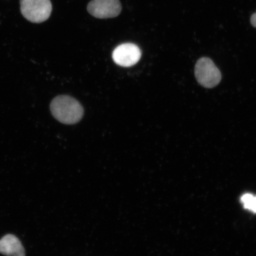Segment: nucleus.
<instances>
[{
  "label": "nucleus",
  "instance_id": "obj_1",
  "mask_svg": "<svg viewBox=\"0 0 256 256\" xmlns=\"http://www.w3.org/2000/svg\"><path fill=\"white\" fill-rule=\"evenodd\" d=\"M50 108L54 117L64 124L78 123L84 114L81 104L69 96L62 95L54 98Z\"/></svg>",
  "mask_w": 256,
  "mask_h": 256
},
{
  "label": "nucleus",
  "instance_id": "obj_2",
  "mask_svg": "<svg viewBox=\"0 0 256 256\" xmlns=\"http://www.w3.org/2000/svg\"><path fill=\"white\" fill-rule=\"evenodd\" d=\"M22 15L34 24H40L50 17L52 4L50 0H20Z\"/></svg>",
  "mask_w": 256,
  "mask_h": 256
},
{
  "label": "nucleus",
  "instance_id": "obj_3",
  "mask_svg": "<svg viewBox=\"0 0 256 256\" xmlns=\"http://www.w3.org/2000/svg\"><path fill=\"white\" fill-rule=\"evenodd\" d=\"M194 74L198 82L206 88H214L219 84L222 76L212 60L201 58L195 66Z\"/></svg>",
  "mask_w": 256,
  "mask_h": 256
},
{
  "label": "nucleus",
  "instance_id": "obj_4",
  "mask_svg": "<svg viewBox=\"0 0 256 256\" xmlns=\"http://www.w3.org/2000/svg\"><path fill=\"white\" fill-rule=\"evenodd\" d=\"M88 10L96 18H114L120 14L122 6L120 0H92Z\"/></svg>",
  "mask_w": 256,
  "mask_h": 256
},
{
  "label": "nucleus",
  "instance_id": "obj_5",
  "mask_svg": "<svg viewBox=\"0 0 256 256\" xmlns=\"http://www.w3.org/2000/svg\"><path fill=\"white\" fill-rule=\"evenodd\" d=\"M142 56V51L136 44L126 43L116 48L112 54L115 63L122 66L135 65Z\"/></svg>",
  "mask_w": 256,
  "mask_h": 256
},
{
  "label": "nucleus",
  "instance_id": "obj_6",
  "mask_svg": "<svg viewBox=\"0 0 256 256\" xmlns=\"http://www.w3.org/2000/svg\"><path fill=\"white\" fill-rule=\"evenodd\" d=\"M0 254L8 256H25V250L20 240L8 234L0 240Z\"/></svg>",
  "mask_w": 256,
  "mask_h": 256
},
{
  "label": "nucleus",
  "instance_id": "obj_7",
  "mask_svg": "<svg viewBox=\"0 0 256 256\" xmlns=\"http://www.w3.org/2000/svg\"><path fill=\"white\" fill-rule=\"evenodd\" d=\"M241 201L245 209L256 214V196L251 194H243Z\"/></svg>",
  "mask_w": 256,
  "mask_h": 256
},
{
  "label": "nucleus",
  "instance_id": "obj_8",
  "mask_svg": "<svg viewBox=\"0 0 256 256\" xmlns=\"http://www.w3.org/2000/svg\"><path fill=\"white\" fill-rule=\"evenodd\" d=\"M251 24L254 27L256 28V12L252 16Z\"/></svg>",
  "mask_w": 256,
  "mask_h": 256
}]
</instances>
